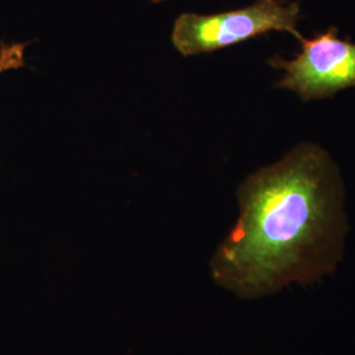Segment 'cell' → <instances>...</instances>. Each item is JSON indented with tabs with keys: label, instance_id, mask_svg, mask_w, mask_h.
I'll return each instance as SVG.
<instances>
[{
	"label": "cell",
	"instance_id": "1",
	"mask_svg": "<svg viewBox=\"0 0 355 355\" xmlns=\"http://www.w3.org/2000/svg\"><path fill=\"white\" fill-rule=\"evenodd\" d=\"M237 198L240 216L211 261L216 284L252 300L336 271L349 228L345 186L321 146L297 145L246 178Z\"/></svg>",
	"mask_w": 355,
	"mask_h": 355
},
{
	"label": "cell",
	"instance_id": "5",
	"mask_svg": "<svg viewBox=\"0 0 355 355\" xmlns=\"http://www.w3.org/2000/svg\"><path fill=\"white\" fill-rule=\"evenodd\" d=\"M154 3H159V1H164V0H153Z\"/></svg>",
	"mask_w": 355,
	"mask_h": 355
},
{
	"label": "cell",
	"instance_id": "2",
	"mask_svg": "<svg viewBox=\"0 0 355 355\" xmlns=\"http://www.w3.org/2000/svg\"><path fill=\"white\" fill-rule=\"evenodd\" d=\"M300 7L284 0H255L241 10L214 15L183 13L173 28V44L177 51L189 57L220 51L268 32H297Z\"/></svg>",
	"mask_w": 355,
	"mask_h": 355
},
{
	"label": "cell",
	"instance_id": "4",
	"mask_svg": "<svg viewBox=\"0 0 355 355\" xmlns=\"http://www.w3.org/2000/svg\"><path fill=\"white\" fill-rule=\"evenodd\" d=\"M24 44L0 46V74L24 66Z\"/></svg>",
	"mask_w": 355,
	"mask_h": 355
},
{
	"label": "cell",
	"instance_id": "3",
	"mask_svg": "<svg viewBox=\"0 0 355 355\" xmlns=\"http://www.w3.org/2000/svg\"><path fill=\"white\" fill-rule=\"evenodd\" d=\"M295 58L272 57L268 64L284 74L275 85L296 92L304 102L327 99L355 87V44L338 37L336 26L313 38H299Z\"/></svg>",
	"mask_w": 355,
	"mask_h": 355
}]
</instances>
